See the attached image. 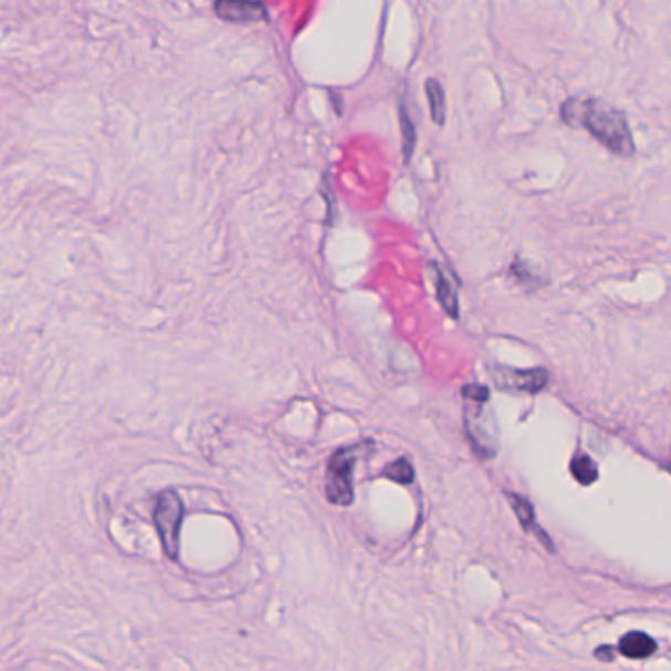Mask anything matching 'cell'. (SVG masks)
I'll list each match as a JSON object with an SVG mask.
<instances>
[{
	"instance_id": "1",
	"label": "cell",
	"mask_w": 671,
	"mask_h": 671,
	"mask_svg": "<svg viewBox=\"0 0 671 671\" xmlns=\"http://www.w3.org/2000/svg\"><path fill=\"white\" fill-rule=\"evenodd\" d=\"M559 117L565 125L587 130L610 153L620 158L636 154L635 136L628 126L625 111H618L607 101L597 97H569L562 103Z\"/></svg>"
},
{
	"instance_id": "2",
	"label": "cell",
	"mask_w": 671,
	"mask_h": 671,
	"mask_svg": "<svg viewBox=\"0 0 671 671\" xmlns=\"http://www.w3.org/2000/svg\"><path fill=\"white\" fill-rule=\"evenodd\" d=\"M367 443L339 449L329 459L325 494H327V501L335 506H349L353 502V496H355V493H353V473H355L358 459L365 453Z\"/></svg>"
},
{
	"instance_id": "3",
	"label": "cell",
	"mask_w": 671,
	"mask_h": 671,
	"mask_svg": "<svg viewBox=\"0 0 671 671\" xmlns=\"http://www.w3.org/2000/svg\"><path fill=\"white\" fill-rule=\"evenodd\" d=\"M181 522H184V502L174 491H164L154 506V524L160 534L164 552L174 562L179 557Z\"/></svg>"
},
{
	"instance_id": "4",
	"label": "cell",
	"mask_w": 671,
	"mask_h": 671,
	"mask_svg": "<svg viewBox=\"0 0 671 671\" xmlns=\"http://www.w3.org/2000/svg\"><path fill=\"white\" fill-rule=\"evenodd\" d=\"M465 412V430L466 436L473 443L474 451L479 455L489 459L496 453V438H494V428L491 423V416L484 412L483 408L479 406L481 402H473Z\"/></svg>"
},
{
	"instance_id": "5",
	"label": "cell",
	"mask_w": 671,
	"mask_h": 671,
	"mask_svg": "<svg viewBox=\"0 0 671 671\" xmlns=\"http://www.w3.org/2000/svg\"><path fill=\"white\" fill-rule=\"evenodd\" d=\"M493 378L506 390H520V392H532V395L544 390L547 385V373L542 368H534V370L496 368Z\"/></svg>"
},
{
	"instance_id": "6",
	"label": "cell",
	"mask_w": 671,
	"mask_h": 671,
	"mask_svg": "<svg viewBox=\"0 0 671 671\" xmlns=\"http://www.w3.org/2000/svg\"><path fill=\"white\" fill-rule=\"evenodd\" d=\"M217 14L231 22L264 20L266 10L256 0H217Z\"/></svg>"
},
{
	"instance_id": "7",
	"label": "cell",
	"mask_w": 671,
	"mask_h": 671,
	"mask_svg": "<svg viewBox=\"0 0 671 671\" xmlns=\"http://www.w3.org/2000/svg\"><path fill=\"white\" fill-rule=\"evenodd\" d=\"M620 652L630 660H644L656 652V642L644 632H630L620 640Z\"/></svg>"
},
{
	"instance_id": "8",
	"label": "cell",
	"mask_w": 671,
	"mask_h": 671,
	"mask_svg": "<svg viewBox=\"0 0 671 671\" xmlns=\"http://www.w3.org/2000/svg\"><path fill=\"white\" fill-rule=\"evenodd\" d=\"M431 269L436 272V290H438L439 302L445 307L448 314L457 317L459 315V300H457L455 290L451 286L449 277L439 270L438 264H431Z\"/></svg>"
},
{
	"instance_id": "9",
	"label": "cell",
	"mask_w": 671,
	"mask_h": 671,
	"mask_svg": "<svg viewBox=\"0 0 671 671\" xmlns=\"http://www.w3.org/2000/svg\"><path fill=\"white\" fill-rule=\"evenodd\" d=\"M426 93H428V101H430L433 123L438 126L445 125V93H443V87L439 85V81L428 80Z\"/></svg>"
},
{
	"instance_id": "10",
	"label": "cell",
	"mask_w": 671,
	"mask_h": 671,
	"mask_svg": "<svg viewBox=\"0 0 671 671\" xmlns=\"http://www.w3.org/2000/svg\"><path fill=\"white\" fill-rule=\"evenodd\" d=\"M509 499H511V504L514 506V511H516V514H518V520L522 522V526L528 530V532H534V534H537V537H539L542 542H546L547 546H549V539H547L546 534H542L539 528H537L536 516H534V509H532V504H530V502L522 501V499L516 496V494H511Z\"/></svg>"
},
{
	"instance_id": "11",
	"label": "cell",
	"mask_w": 671,
	"mask_h": 671,
	"mask_svg": "<svg viewBox=\"0 0 671 671\" xmlns=\"http://www.w3.org/2000/svg\"><path fill=\"white\" fill-rule=\"evenodd\" d=\"M572 473L579 483L591 484L597 481L599 469H597V463L593 461L591 457L577 455L572 461Z\"/></svg>"
},
{
	"instance_id": "12",
	"label": "cell",
	"mask_w": 671,
	"mask_h": 671,
	"mask_svg": "<svg viewBox=\"0 0 671 671\" xmlns=\"http://www.w3.org/2000/svg\"><path fill=\"white\" fill-rule=\"evenodd\" d=\"M385 476L398 484H410L413 481V466L406 457L398 459L385 469Z\"/></svg>"
},
{
	"instance_id": "13",
	"label": "cell",
	"mask_w": 671,
	"mask_h": 671,
	"mask_svg": "<svg viewBox=\"0 0 671 671\" xmlns=\"http://www.w3.org/2000/svg\"><path fill=\"white\" fill-rule=\"evenodd\" d=\"M400 123H402L403 156H406V161H410L413 148H416V128H413L412 118L408 117V111L403 107L400 108Z\"/></svg>"
},
{
	"instance_id": "14",
	"label": "cell",
	"mask_w": 671,
	"mask_h": 671,
	"mask_svg": "<svg viewBox=\"0 0 671 671\" xmlns=\"http://www.w3.org/2000/svg\"><path fill=\"white\" fill-rule=\"evenodd\" d=\"M463 396H465L466 400H471V402L484 403L489 400V390L483 388V386H465L463 388Z\"/></svg>"
}]
</instances>
